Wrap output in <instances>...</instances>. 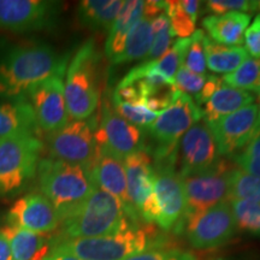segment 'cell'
<instances>
[{
    "label": "cell",
    "mask_w": 260,
    "mask_h": 260,
    "mask_svg": "<svg viewBox=\"0 0 260 260\" xmlns=\"http://www.w3.org/2000/svg\"><path fill=\"white\" fill-rule=\"evenodd\" d=\"M226 200H246L260 204V178L233 168L228 177Z\"/></svg>",
    "instance_id": "obj_28"
},
{
    "label": "cell",
    "mask_w": 260,
    "mask_h": 260,
    "mask_svg": "<svg viewBox=\"0 0 260 260\" xmlns=\"http://www.w3.org/2000/svg\"><path fill=\"white\" fill-rule=\"evenodd\" d=\"M233 157L240 170L260 178V126L248 144Z\"/></svg>",
    "instance_id": "obj_33"
},
{
    "label": "cell",
    "mask_w": 260,
    "mask_h": 260,
    "mask_svg": "<svg viewBox=\"0 0 260 260\" xmlns=\"http://www.w3.org/2000/svg\"><path fill=\"white\" fill-rule=\"evenodd\" d=\"M125 260H197V256L193 253L178 248L155 247V248H149L139 254L129 256Z\"/></svg>",
    "instance_id": "obj_37"
},
{
    "label": "cell",
    "mask_w": 260,
    "mask_h": 260,
    "mask_svg": "<svg viewBox=\"0 0 260 260\" xmlns=\"http://www.w3.org/2000/svg\"><path fill=\"white\" fill-rule=\"evenodd\" d=\"M90 175L95 187L121 201L128 218L134 223L138 222L139 216L132 209L129 203L123 159L98 149V155L90 170Z\"/></svg>",
    "instance_id": "obj_19"
},
{
    "label": "cell",
    "mask_w": 260,
    "mask_h": 260,
    "mask_svg": "<svg viewBox=\"0 0 260 260\" xmlns=\"http://www.w3.org/2000/svg\"><path fill=\"white\" fill-rule=\"evenodd\" d=\"M42 149L39 136L0 138V195L17 193L37 175Z\"/></svg>",
    "instance_id": "obj_7"
},
{
    "label": "cell",
    "mask_w": 260,
    "mask_h": 260,
    "mask_svg": "<svg viewBox=\"0 0 260 260\" xmlns=\"http://www.w3.org/2000/svg\"><path fill=\"white\" fill-rule=\"evenodd\" d=\"M45 260H82L77 256H75L70 253H65V252H60L57 251V249H51L48 255L45 258Z\"/></svg>",
    "instance_id": "obj_43"
},
{
    "label": "cell",
    "mask_w": 260,
    "mask_h": 260,
    "mask_svg": "<svg viewBox=\"0 0 260 260\" xmlns=\"http://www.w3.org/2000/svg\"><path fill=\"white\" fill-rule=\"evenodd\" d=\"M96 126L95 118L89 117L69 121L63 128L47 134L46 147L50 158L92 170L98 155Z\"/></svg>",
    "instance_id": "obj_8"
},
{
    "label": "cell",
    "mask_w": 260,
    "mask_h": 260,
    "mask_svg": "<svg viewBox=\"0 0 260 260\" xmlns=\"http://www.w3.org/2000/svg\"><path fill=\"white\" fill-rule=\"evenodd\" d=\"M9 226L35 234L54 232L60 219L51 201L41 193H29L10 207L6 216Z\"/></svg>",
    "instance_id": "obj_18"
},
{
    "label": "cell",
    "mask_w": 260,
    "mask_h": 260,
    "mask_svg": "<svg viewBox=\"0 0 260 260\" xmlns=\"http://www.w3.org/2000/svg\"><path fill=\"white\" fill-rule=\"evenodd\" d=\"M206 35L199 29L190 37L189 46L187 48L186 56L183 59V65L188 70L195 74L205 75L206 73V53H205L204 39Z\"/></svg>",
    "instance_id": "obj_35"
},
{
    "label": "cell",
    "mask_w": 260,
    "mask_h": 260,
    "mask_svg": "<svg viewBox=\"0 0 260 260\" xmlns=\"http://www.w3.org/2000/svg\"><path fill=\"white\" fill-rule=\"evenodd\" d=\"M58 3L45 0H0V29L24 32L54 23Z\"/></svg>",
    "instance_id": "obj_16"
},
{
    "label": "cell",
    "mask_w": 260,
    "mask_h": 260,
    "mask_svg": "<svg viewBox=\"0 0 260 260\" xmlns=\"http://www.w3.org/2000/svg\"><path fill=\"white\" fill-rule=\"evenodd\" d=\"M201 119L200 107L190 95L177 89L170 105L147 126L148 135L155 145L152 149L154 161L176 158L177 145L181 138Z\"/></svg>",
    "instance_id": "obj_6"
},
{
    "label": "cell",
    "mask_w": 260,
    "mask_h": 260,
    "mask_svg": "<svg viewBox=\"0 0 260 260\" xmlns=\"http://www.w3.org/2000/svg\"><path fill=\"white\" fill-rule=\"evenodd\" d=\"M37 119L27 99L0 102V138L39 136Z\"/></svg>",
    "instance_id": "obj_20"
},
{
    "label": "cell",
    "mask_w": 260,
    "mask_h": 260,
    "mask_svg": "<svg viewBox=\"0 0 260 260\" xmlns=\"http://www.w3.org/2000/svg\"><path fill=\"white\" fill-rule=\"evenodd\" d=\"M222 81L233 88L256 92L260 88V59L248 58L235 71L224 75Z\"/></svg>",
    "instance_id": "obj_29"
},
{
    "label": "cell",
    "mask_w": 260,
    "mask_h": 260,
    "mask_svg": "<svg viewBox=\"0 0 260 260\" xmlns=\"http://www.w3.org/2000/svg\"><path fill=\"white\" fill-rule=\"evenodd\" d=\"M126 191L129 203L139 218L157 223L158 209L153 194L154 167L147 152L138 151L124 158Z\"/></svg>",
    "instance_id": "obj_10"
},
{
    "label": "cell",
    "mask_w": 260,
    "mask_h": 260,
    "mask_svg": "<svg viewBox=\"0 0 260 260\" xmlns=\"http://www.w3.org/2000/svg\"><path fill=\"white\" fill-rule=\"evenodd\" d=\"M222 83H223L222 79H219V77L217 76H213V75H209L204 88L201 89V92L198 94V95L194 96V103L199 107L203 106L204 104L210 99V96L219 88Z\"/></svg>",
    "instance_id": "obj_40"
},
{
    "label": "cell",
    "mask_w": 260,
    "mask_h": 260,
    "mask_svg": "<svg viewBox=\"0 0 260 260\" xmlns=\"http://www.w3.org/2000/svg\"><path fill=\"white\" fill-rule=\"evenodd\" d=\"M256 93H258V96H259V104H258V105H259V110H260V88L256 90Z\"/></svg>",
    "instance_id": "obj_44"
},
{
    "label": "cell",
    "mask_w": 260,
    "mask_h": 260,
    "mask_svg": "<svg viewBox=\"0 0 260 260\" xmlns=\"http://www.w3.org/2000/svg\"><path fill=\"white\" fill-rule=\"evenodd\" d=\"M68 59L44 44L12 48L0 60V96L11 100L27 99L30 90L67 71Z\"/></svg>",
    "instance_id": "obj_1"
},
{
    "label": "cell",
    "mask_w": 260,
    "mask_h": 260,
    "mask_svg": "<svg viewBox=\"0 0 260 260\" xmlns=\"http://www.w3.org/2000/svg\"><path fill=\"white\" fill-rule=\"evenodd\" d=\"M219 157L212 130L201 119L182 136L177 145L176 160L180 161V176L209 170L219 161Z\"/></svg>",
    "instance_id": "obj_14"
},
{
    "label": "cell",
    "mask_w": 260,
    "mask_h": 260,
    "mask_svg": "<svg viewBox=\"0 0 260 260\" xmlns=\"http://www.w3.org/2000/svg\"><path fill=\"white\" fill-rule=\"evenodd\" d=\"M176 158L154 161L153 194L158 209L157 224L162 230L180 233L186 225L187 203Z\"/></svg>",
    "instance_id": "obj_9"
},
{
    "label": "cell",
    "mask_w": 260,
    "mask_h": 260,
    "mask_svg": "<svg viewBox=\"0 0 260 260\" xmlns=\"http://www.w3.org/2000/svg\"><path fill=\"white\" fill-rule=\"evenodd\" d=\"M207 9L214 16H220L228 12H254L258 10V2H249V0H210L206 2Z\"/></svg>",
    "instance_id": "obj_38"
},
{
    "label": "cell",
    "mask_w": 260,
    "mask_h": 260,
    "mask_svg": "<svg viewBox=\"0 0 260 260\" xmlns=\"http://www.w3.org/2000/svg\"><path fill=\"white\" fill-rule=\"evenodd\" d=\"M204 46L207 68L216 74L233 73L249 58L245 47L223 46L207 37L204 39Z\"/></svg>",
    "instance_id": "obj_26"
},
{
    "label": "cell",
    "mask_w": 260,
    "mask_h": 260,
    "mask_svg": "<svg viewBox=\"0 0 260 260\" xmlns=\"http://www.w3.org/2000/svg\"><path fill=\"white\" fill-rule=\"evenodd\" d=\"M164 14L170 19L172 37L190 38L195 32V22L182 9L180 2H162Z\"/></svg>",
    "instance_id": "obj_32"
},
{
    "label": "cell",
    "mask_w": 260,
    "mask_h": 260,
    "mask_svg": "<svg viewBox=\"0 0 260 260\" xmlns=\"http://www.w3.org/2000/svg\"><path fill=\"white\" fill-rule=\"evenodd\" d=\"M132 224L121 201L99 188L73 212L60 220V233L56 240L86 239L111 235Z\"/></svg>",
    "instance_id": "obj_2"
},
{
    "label": "cell",
    "mask_w": 260,
    "mask_h": 260,
    "mask_svg": "<svg viewBox=\"0 0 260 260\" xmlns=\"http://www.w3.org/2000/svg\"><path fill=\"white\" fill-rule=\"evenodd\" d=\"M37 175L41 194L51 201L60 220L96 188L89 169L52 158L40 159Z\"/></svg>",
    "instance_id": "obj_3"
},
{
    "label": "cell",
    "mask_w": 260,
    "mask_h": 260,
    "mask_svg": "<svg viewBox=\"0 0 260 260\" xmlns=\"http://www.w3.org/2000/svg\"><path fill=\"white\" fill-rule=\"evenodd\" d=\"M246 51L253 59H260V15H256L245 31Z\"/></svg>",
    "instance_id": "obj_39"
},
{
    "label": "cell",
    "mask_w": 260,
    "mask_h": 260,
    "mask_svg": "<svg viewBox=\"0 0 260 260\" xmlns=\"http://www.w3.org/2000/svg\"><path fill=\"white\" fill-rule=\"evenodd\" d=\"M113 109L119 116L123 117L126 122L136 126H146L151 125L154 119L159 116L158 113L148 109L144 103L139 104H125V103H116L112 102Z\"/></svg>",
    "instance_id": "obj_34"
},
{
    "label": "cell",
    "mask_w": 260,
    "mask_h": 260,
    "mask_svg": "<svg viewBox=\"0 0 260 260\" xmlns=\"http://www.w3.org/2000/svg\"><path fill=\"white\" fill-rule=\"evenodd\" d=\"M0 260H12L11 246L4 229H0Z\"/></svg>",
    "instance_id": "obj_41"
},
{
    "label": "cell",
    "mask_w": 260,
    "mask_h": 260,
    "mask_svg": "<svg viewBox=\"0 0 260 260\" xmlns=\"http://www.w3.org/2000/svg\"><path fill=\"white\" fill-rule=\"evenodd\" d=\"M4 232L11 246L12 260H45L51 251V241L41 234L6 226Z\"/></svg>",
    "instance_id": "obj_24"
},
{
    "label": "cell",
    "mask_w": 260,
    "mask_h": 260,
    "mask_svg": "<svg viewBox=\"0 0 260 260\" xmlns=\"http://www.w3.org/2000/svg\"><path fill=\"white\" fill-rule=\"evenodd\" d=\"M236 223L229 200L186 219V232L190 245L197 249H212L229 241L236 232Z\"/></svg>",
    "instance_id": "obj_11"
},
{
    "label": "cell",
    "mask_w": 260,
    "mask_h": 260,
    "mask_svg": "<svg viewBox=\"0 0 260 260\" xmlns=\"http://www.w3.org/2000/svg\"><path fill=\"white\" fill-rule=\"evenodd\" d=\"M63 76L57 75L44 81L34 87L27 96L39 129L45 134L63 128L70 119L65 103Z\"/></svg>",
    "instance_id": "obj_15"
},
{
    "label": "cell",
    "mask_w": 260,
    "mask_h": 260,
    "mask_svg": "<svg viewBox=\"0 0 260 260\" xmlns=\"http://www.w3.org/2000/svg\"><path fill=\"white\" fill-rule=\"evenodd\" d=\"M207 76L209 75L195 74L193 71L188 70L183 64L178 68L176 76H175V87L184 94H191V95H198L204 88L206 83Z\"/></svg>",
    "instance_id": "obj_36"
},
{
    "label": "cell",
    "mask_w": 260,
    "mask_h": 260,
    "mask_svg": "<svg viewBox=\"0 0 260 260\" xmlns=\"http://www.w3.org/2000/svg\"><path fill=\"white\" fill-rule=\"evenodd\" d=\"M253 102H254L253 94L222 83L203 107H200L203 121L207 124H212L223 117L251 105Z\"/></svg>",
    "instance_id": "obj_22"
},
{
    "label": "cell",
    "mask_w": 260,
    "mask_h": 260,
    "mask_svg": "<svg viewBox=\"0 0 260 260\" xmlns=\"http://www.w3.org/2000/svg\"><path fill=\"white\" fill-rule=\"evenodd\" d=\"M251 23V15L245 12H228L220 16H207L203 25L211 40L223 46L235 47L243 42L245 31Z\"/></svg>",
    "instance_id": "obj_21"
},
{
    "label": "cell",
    "mask_w": 260,
    "mask_h": 260,
    "mask_svg": "<svg viewBox=\"0 0 260 260\" xmlns=\"http://www.w3.org/2000/svg\"><path fill=\"white\" fill-rule=\"evenodd\" d=\"M152 19L153 17L142 16L138 24L130 31L124 48L112 60V64H124L129 61L146 58L151 50L153 34H152Z\"/></svg>",
    "instance_id": "obj_27"
},
{
    "label": "cell",
    "mask_w": 260,
    "mask_h": 260,
    "mask_svg": "<svg viewBox=\"0 0 260 260\" xmlns=\"http://www.w3.org/2000/svg\"><path fill=\"white\" fill-rule=\"evenodd\" d=\"M232 169V165L219 159L209 170L181 176L187 203L186 219L211 209L226 198L228 177Z\"/></svg>",
    "instance_id": "obj_12"
},
{
    "label": "cell",
    "mask_w": 260,
    "mask_h": 260,
    "mask_svg": "<svg viewBox=\"0 0 260 260\" xmlns=\"http://www.w3.org/2000/svg\"><path fill=\"white\" fill-rule=\"evenodd\" d=\"M99 65L100 53L95 41L89 39L76 51L65 71V103L71 121L87 119L95 112L100 99Z\"/></svg>",
    "instance_id": "obj_4"
},
{
    "label": "cell",
    "mask_w": 260,
    "mask_h": 260,
    "mask_svg": "<svg viewBox=\"0 0 260 260\" xmlns=\"http://www.w3.org/2000/svg\"><path fill=\"white\" fill-rule=\"evenodd\" d=\"M123 5L122 0H84L79 5L81 24L92 30L110 29Z\"/></svg>",
    "instance_id": "obj_25"
},
{
    "label": "cell",
    "mask_w": 260,
    "mask_h": 260,
    "mask_svg": "<svg viewBox=\"0 0 260 260\" xmlns=\"http://www.w3.org/2000/svg\"><path fill=\"white\" fill-rule=\"evenodd\" d=\"M144 9L145 2H123L121 11L109 29V37L105 42V54L111 61L123 51L130 31L144 16Z\"/></svg>",
    "instance_id": "obj_23"
},
{
    "label": "cell",
    "mask_w": 260,
    "mask_h": 260,
    "mask_svg": "<svg viewBox=\"0 0 260 260\" xmlns=\"http://www.w3.org/2000/svg\"><path fill=\"white\" fill-rule=\"evenodd\" d=\"M152 34H153V41H152L151 50L146 56L145 61L159 59L170 50L172 41L170 19L164 12L152 19Z\"/></svg>",
    "instance_id": "obj_31"
},
{
    "label": "cell",
    "mask_w": 260,
    "mask_h": 260,
    "mask_svg": "<svg viewBox=\"0 0 260 260\" xmlns=\"http://www.w3.org/2000/svg\"><path fill=\"white\" fill-rule=\"evenodd\" d=\"M98 149L123 159L138 151H144V132L130 124L113 109L107 100L103 103L100 123L96 126Z\"/></svg>",
    "instance_id": "obj_13"
},
{
    "label": "cell",
    "mask_w": 260,
    "mask_h": 260,
    "mask_svg": "<svg viewBox=\"0 0 260 260\" xmlns=\"http://www.w3.org/2000/svg\"><path fill=\"white\" fill-rule=\"evenodd\" d=\"M236 228L260 235V204L246 200H230Z\"/></svg>",
    "instance_id": "obj_30"
},
{
    "label": "cell",
    "mask_w": 260,
    "mask_h": 260,
    "mask_svg": "<svg viewBox=\"0 0 260 260\" xmlns=\"http://www.w3.org/2000/svg\"><path fill=\"white\" fill-rule=\"evenodd\" d=\"M147 229L132 224L111 235L86 239L51 240V249L70 253L82 260H125L149 249Z\"/></svg>",
    "instance_id": "obj_5"
},
{
    "label": "cell",
    "mask_w": 260,
    "mask_h": 260,
    "mask_svg": "<svg viewBox=\"0 0 260 260\" xmlns=\"http://www.w3.org/2000/svg\"><path fill=\"white\" fill-rule=\"evenodd\" d=\"M258 9L260 10V2H258Z\"/></svg>",
    "instance_id": "obj_45"
},
{
    "label": "cell",
    "mask_w": 260,
    "mask_h": 260,
    "mask_svg": "<svg viewBox=\"0 0 260 260\" xmlns=\"http://www.w3.org/2000/svg\"><path fill=\"white\" fill-rule=\"evenodd\" d=\"M209 125L219 154L235 155L248 144L260 126L259 105L251 104Z\"/></svg>",
    "instance_id": "obj_17"
},
{
    "label": "cell",
    "mask_w": 260,
    "mask_h": 260,
    "mask_svg": "<svg viewBox=\"0 0 260 260\" xmlns=\"http://www.w3.org/2000/svg\"><path fill=\"white\" fill-rule=\"evenodd\" d=\"M180 4L182 6V9L184 10V12H186L194 22H197L201 3L194 2V0H182V2H180Z\"/></svg>",
    "instance_id": "obj_42"
}]
</instances>
